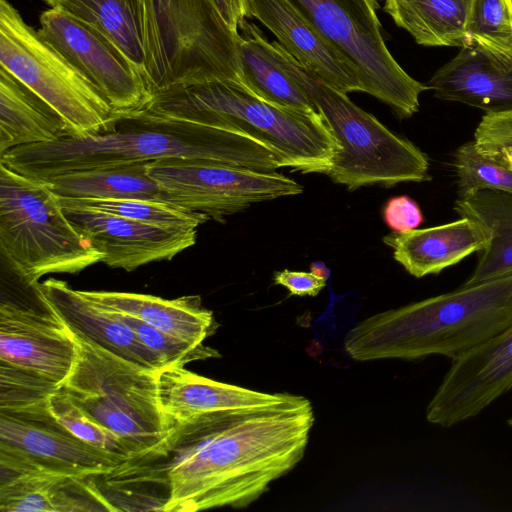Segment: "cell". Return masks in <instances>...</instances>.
<instances>
[{"instance_id":"8fae6325","label":"cell","mask_w":512,"mask_h":512,"mask_svg":"<svg viewBox=\"0 0 512 512\" xmlns=\"http://www.w3.org/2000/svg\"><path fill=\"white\" fill-rule=\"evenodd\" d=\"M163 201L205 213L216 221L252 204L302 193L294 179L219 162L161 159L147 163Z\"/></svg>"},{"instance_id":"4dcf8cb0","label":"cell","mask_w":512,"mask_h":512,"mask_svg":"<svg viewBox=\"0 0 512 512\" xmlns=\"http://www.w3.org/2000/svg\"><path fill=\"white\" fill-rule=\"evenodd\" d=\"M465 45L475 44L497 53H512L510 0H472Z\"/></svg>"},{"instance_id":"484cf974","label":"cell","mask_w":512,"mask_h":512,"mask_svg":"<svg viewBox=\"0 0 512 512\" xmlns=\"http://www.w3.org/2000/svg\"><path fill=\"white\" fill-rule=\"evenodd\" d=\"M67 134L60 114L0 66V156L16 147L52 142Z\"/></svg>"},{"instance_id":"7c38bea8","label":"cell","mask_w":512,"mask_h":512,"mask_svg":"<svg viewBox=\"0 0 512 512\" xmlns=\"http://www.w3.org/2000/svg\"><path fill=\"white\" fill-rule=\"evenodd\" d=\"M0 458L18 468L80 478L108 475L125 462L74 436L50 414L47 404L0 410Z\"/></svg>"},{"instance_id":"83f0119b","label":"cell","mask_w":512,"mask_h":512,"mask_svg":"<svg viewBox=\"0 0 512 512\" xmlns=\"http://www.w3.org/2000/svg\"><path fill=\"white\" fill-rule=\"evenodd\" d=\"M472 0H384L383 11L419 45L463 47Z\"/></svg>"},{"instance_id":"30bf717a","label":"cell","mask_w":512,"mask_h":512,"mask_svg":"<svg viewBox=\"0 0 512 512\" xmlns=\"http://www.w3.org/2000/svg\"><path fill=\"white\" fill-rule=\"evenodd\" d=\"M355 68L363 92L400 118L419 110L429 86L412 78L390 53L377 15L379 0H287Z\"/></svg>"},{"instance_id":"ab89813d","label":"cell","mask_w":512,"mask_h":512,"mask_svg":"<svg viewBox=\"0 0 512 512\" xmlns=\"http://www.w3.org/2000/svg\"><path fill=\"white\" fill-rule=\"evenodd\" d=\"M482 154V153H481ZM497 161L498 163L512 169V147L497 149L483 154Z\"/></svg>"},{"instance_id":"d6986e66","label":"cell","mask_w":512,"mask_h":512,"mask_svg":"<svg viewBox=\"0 0 512 512\" xmlns=\"http://www.w3.org/2000/svg\"><path fill=\"white\" fill-rule=\"evenodd\" d=\"M427 85L441 100L463 103L486 113L512 111V53L465 45L435 72Z\"/></svg>"},{"instance_id":"7402d4cb","label":"cell","mask_w":512,"mask_h":512,"mask_svg":"<svg viewBox=\"0 0 512 512\" xmlns=\"http://www.w3.org/2000/svg\"><path fill=\"white\" fill-rule=\"evenodd\" d=\"M46 470H29L0 481L2 512L117 511L90 481Z\"/></svg>"},{"instance_id":"9a60e30c","label":"cell","mask_w":512,"mask_h":512,"mask_svg":"<svg viewBox=\"0 0 512 512\" xmlns=\"http://www.w3.org/2000/svg\"><path fill=\"white\" fill-rule=\"evenodd\" d=\"M77 357L75 335L45 303L40 310L2 300L0 363L35 373L61 386Z\"/></svg>"},{"instance_id":"d590c367","label":"cell","mask_w":512,"mask_h":512,"mask_svg":"<svg viewBox=\"0 0 512 512\" xmlns=\"http://www.w3.org/2000/svg\"><path fill=\"white\" fill-rule=\"evenodd\" d=\"M474 142L482 154L512 147V111L486 113L475 129Z\"/></svg>"},{"instance_id":"52a82bcc","label":"cell","mask_w":512,"mask_h":512,"mask_svg":"<svg viewBox=\"0 0 512 512\" xmlns=\"http://www.w3.org/2000/svg\"><path fill=\"white\" fill-rule=\"evenodd\" d=\"M0 251L29 287L52 273H78L103 262V253L68 219L44 180L0 163Z\"/></svg>"},{"instance_id":"8d00e7d4","label":"cell","mask_w":512,"mask_h":512,"mask_svg":"<svg viewBox=\"0 0 512 512\" xmlns=\"http://www.w3.org/2000/svg\"><path fill=\"white\" fill-rule=\"evenodd\" d=\"M382 214L384 222L393 232L417 229L424 221L419 205L407 195L390 198Z\"/></svg>"},{"instance_id":"7bdbcfd3","label":"cell","mask_w":512,"mask_h":512,"mask_svg":"<svg viewBox=\"0 0 512 512\" xmlns=\"http://www.w3.org/2000/svg\"><path fill=\"white\" fill-rule=\"evenodd\" d=\"M510 2H511V5H512V0H510Z\"/></svg>"},{"instance_id":"9c48e42d","label":"cell","mask_w":512,"mask_h":512,"mask_svg":"<svg viewBox=\"0 0 512 512\" xmlns=\"http://www.w3.org/2000/svg\"><path fill=\"white\" fill-rule=\"evenodd\" d=\"M0 66L55 109L71 135L100 133L115 118L105 96L8 0H0Z\"/></svg>"},{"instance_id":"6da1fadb","label":"cell","mask_w":512,"mask_h":512,"mask_svg":"<svg viewBox=\"0 0 512 512\" xmlns=\"http://www.w3.org/2000/svg\"><path fill=\"white\" fill-rule=\"evenodd\" d=\"M315 416L309 399L204 413L173 427L151 454L122 463L127 482L166 488L162 511L244 508L303 458Z\"/></svg>"},{"instance_id":"44dd1931","label":"cell","mask_w":512,"mask_h":512,"mask_svg":"<svg viewBox=\"0 0 512 512\" xmlns=\"http://www.w3.org/2000/svg\"><path fill=\"white\" fill-rule=\"evenodd\" d=\"M487 241L484 229L466 217L439 226L392 232L383 238L393 249L394 259L416 278L441 273L481 252Z\"/></svg>"},{"instance_id":"e0dca14e","label":"cell","mask_w":512,"mask_h":512,"mask_svg":"<svg viewBox=\"0 0 512 512\" xmlns=\"http://www.w3.org/2000/svg\"><path fill=\"white\" fill-rule=\"evenodd\" d=\"M32 288L75 336L148 371L155 372L166 366L116 312L87 298L67 282L48 278Z\"/></svg>"},{"instance_id":"836d02e7","label":"cell","mask_w":512,"mask_h":512,"mask_svg":"<svg viewBox=\"0 0 512 512\" xmlns=\"http://www.w3.org/2000/svg\"><path fill=\"white\" fill-rule=\"evenodd\" d=\"M114 312L134 331L138 339L148 349L162 359L166 366H184L192 361L221 356L216 349L209 346L190 343L152 327L132 315L118 311Z\"/></svg>"},{"instance_id":"2e32d148","label":"cell","mask_w":512,"mask_h":512,"mask_svg":"<svg viewBox=\"0 0 512 512\" xmlns=\"http://www.w3.org/2000/svg\"><path fill=\"white\" fill-rule=\"evenodd\" d=\"M63 208L70 222L103 253V263L111 268L132 271L151 262L171 260L193 246L197 238L195 228L169 229L91 209Z\"/></svg>"},{"instance_id":"ac0fdd59","label":"cell","mask_w":512,"mask_h":512,"mask_svg":"<svg viewBox=\"0 0 512 512\" xmlns=\"http://www.w3.org/2000/svg\"><path fill=\"white\" fill-rule=\"evenodd\" d=\"M246 18H255L306 70L330 87L348 94L363 92L351 65L287 0H246Z\"/></svg>"},{"instance_id":"1f68e13d","label":"cell","mask_w":512,"mask_h":512,"mask_svg":"<svg viewBox=\"0 0 512 512\" xmlns=\"http://www.w3.org/2000/svg\"><path fill=\"white\" fill-rule=\"evenodd\" d=\"M452 166L457 177L458 196L477 189L512 194V169L481 154L474 140L456 149Z\"/></svg>"},{"instance_id":"60d3db41","label":"cell","mask_w":512,"mask_h":512,"mask_svg":"<svg viewBox=\"0 0 512 512\" xmlns=\"http://www.w3.org/2000/svg\"><path fill=\"white\" fill-rule=\"evenodd\" d=\"M311 272L323 278H328V270L323 265L320 266L318 263L311 264Z\"/></svg>"},{"instance_id":"b9f144b4","label":"cell","mask_w":512,"mask_h":512,"mask_svg":"<svg viewBox=\"0 0 512 512\" xmlns=\"http://www.w3.org/2000/svg\"><path fill=\"white\" fill-rule=\"evenodd\" d=\"M508 425L512 428V417L508 419Z\"/></svg>"},{"instance_id":"ba28073f","label":"cell","mask_w":512,"mask_h":512,"mask_svg":"<svg viewBox=\"0 0 512 512\" xmlns=\"http://www.w3.org/2000/svg\"><path fill=\"white\" fill-rule=\"evenodd\" d=\"M75 337L77 361L60 390L87 416L117 435L130 459L153 453L173 427L159 404L156 371Z\"/></svg>"},{"instance_id":"e575fe53","label":"cell","mask_w":512,"mask_h":512,"mask_svg":"<svg viewBox=\"0 0 512 512\" xmlns=\"http://www.w3.org/2000/svg\"><path fill=\"white\" fill-rule=\"evenodd\" d=\"M60 388L35 373L0 363V410L17 411L47 404Z\"/></svg>"},{"instance_id":"f1b7e54d","label":"cell","mask_w":512,"mask_h":512,"mask_svg":"<svg viewBox=\"0 0 512 512\" xmlns=\"http://www.w3.org/2000/svg\"><path fill=\"white\" fill-rule=\"evenodd\" d=\"M91 25L111 40L142 73L144 47L139 0H43Z\"/></svg>"},{"instance_id":"74e56055","label":"cell","mask_w":512,"mask_h":512,"mask_svg":"<svg viewBox=\"0 0 512 512\" xmlns=\"http://www.w3.org/2000/svg\"><path fill=\"white\" fill-rule=\"evenodd\" d=\"M274 284L285 287L291 295L316 296L326 286V278L313 272L282 270L274 273Z\"/></svg>"},{"instance_id":"603a6c76","label":"cell","mask_w":512,"mask_h":512,"mask_svg":"<svg viewBox=\"0 0 512 512\" xmlns=\"http://www.w3.org/2000/svg\"><path fill=\"white\" fill-rule=\"evenodd\" d=\"M80 291L107 309L132 315L152 327L193 344H203L219 326L213 312L202 305L198 295L168 300L130 292Z\"/></svg>"},{"instance_id":"3957f363","label":"cell","mask_w":512,"mask_h":512,"mask_svg":"<svg viewBox=\"0 0 512 512\" xmlns=\"http://www.w3.org/2000/svg\"><path fill=\"white\" fill-rule=\"evenodd\" d=\"M512 324V274L377 313L353 327L344 349L355 361L454 360Z\"/></svg>"},{"instance_id":"d6a6232c","label":"cell","mask_w":512,"mask_h":512,"mask_svg":"<svg viewBox=\"0 0 512 512\" xmlns=\"http://www.w3.org/2000/svg\"><path fill=\"white\" fill-rule=\"evenodd\" d=\"M47 406L50 414L77 438L125 461L130 459L119 437L87 416L60 388L49 397Z\"/></svg>"},{"instance_id":"f35d334b","label":"cell","mask_w":512,"mask_h":512,"mask_svg":"<svg viewBox=\"0 0 512 512\" xmlns=\"http://www.w3.org/2000/svg\"><path fill=\"white\" fill-rule=\"evenodd\" d=\"M228 27L239 34V26L246 19V0H209Z\"/></svg>"},{"instance_id":"5bb4252c","label":"cell","mask_w":512,"mask_h":512,"mask_svg":"<svg viewBox=\"0 0 512 512\" xmlns=\"http://www.w3.org/2000/svg\"><path fill=\"white\" fill-rule=\"evenodd\" d=\"M512 388V324L452 360L426 408L429 423L449 428L477 416Z\"/></svg>"},{"instance_id":"d4e9b609","label":"cell","mask_w":512,"mask_h":512,"mask_svg":"<svg viewBox=\"0 0 512 512\" xmlns=\"http://www.w3.org/2000/svg\"><path fill=\"white\" fill-rule=\"evenodd\" d=\"M459 217L478 223L488 241L475 269L462 285H473L512 274V194L477 189L459 195L454 204Z\"/></svg>"},{"instance_id":"f546056e","label":"cell","mask_w":512,"mask_h":512,"mask_svg":"<svg viewBox=\"0 0 512 512\" xmlns=\"http://www.w3.org/2000/svg\"><path fill=\"white\" fill-rule=\"evenodd\" d=\"M60 198V197H59ZM63 206L96 210L126 219L169 229H197L210 220V216L161 201L137 198L119 199H66Z\"/></svg>"},{"instance_id":"277c9868","label":"cell","mask_w":512,"mask_h":512,"mask_svg":"<svg viewBox=\"0 0 512 512\" xmlns=\"http://www.w3.org/2000/svg\"><path fill=\"white\" fill-rule=\"evenodd\" d=\"M151 113L233 131L277 153L301 173L327 174L339 150L325 119L271 105L243 85L209 81L153 95Z\"/></svg>"},{"instance_id":"8992f818","label":"cell","mask_w":512,"mask_h":512,"mask_svg":"<svg viewBox=\"0 0 512 512\" xmlns=\"http://www.w3.org/2000/svg\"><path fill=\"white\" fill-rule=\"evenodd\" d=\"M272 43L282 67L306 92L339 142L327 173L334 183L355 190L431 180L424 152L303 68L277 41Z\"/></svg>"},{"instance_id":"7a4b0ae2","label":"cell","mask_w":512,"mask_h":512,"mask_svg":"<svg viewBox=\"0 0 512 512\" xmlns=\"http://www.w3.org/2000/svg\"><path fill=\"white\" fill-rule=\"evenodd\" d=\"M168 158L267 172L287 167L277 153L248 136L146 109L116 114L109 128L100 133L67 134L52 142L13 148L0 156V163L44 180L68 171Z\"/></svg>"},{"instance_id":"5b68a950","label":"cell","mask_w":512,"mask_h":512,"mask_svg":"<svg viewBox=\"0 0 512 512\" xmlns=\"http://www.w3.org/2000/svg\"><path fill=\"white\" fill-rule=\"evenodd\" d=\"M139 3L143 76L151 97L209 81L243 85L239 34L228 27L209 0H139Z\"/></svg>"},{"instance_id":"4316f807","label":"cell","mask_w":512,"mask_h":512,"mask_svg":"<svg viewBox=\"0 0 512 512\" xmlns=\"http://www.w3.org/2000/svg\"><path fill=\"white\" fill-rule=\"evenodd\" d=\"M44 181L60 198H137L163 201L158 184L148 174L147 163L143 162L68 171L48 177Z\"/></svg>"},{"instance_id":"cb8c5ba5","label":"cell","mask_w":512,"mask_h":512,"mask_svg":"<svg viewBox=\"0 0 512 512\" xmlns=\"http://www.w3.org/2000/svg\"><path fill=\"white\" fill-rule=\"evenodd\" d=\"M238 53L243 85L252 94L280 108L305 114L320 113L282 67L273 43L247 18L239 26Z\"/></svg>"},{"instance_id":"4fadbf2b","label":"cell","mask_w":512,"mask_h":512,"mask_svg":"<svg viewBox=\"0 0 512 512\" xmlns=\"http://www.w3.org/2000/svg\"><path fill=\"white\" fill-rule=\"evenodd\" d=\"M39 33L109 101L116 114L138 111L151 99L142 73L105 35L58 9L39 16Z\"/></svg>"},{"instance_id":"ffe728a7","label":"cell","mask_w":512,"mask_h":512,"mask_svg":"<svg viewBox=\"0 0 512 512\" xmlns=\"http://www.w3.org/2000/svg\"><path fill=\"white\" fill-rule=\"evenodd\" d=\"M160 407L173 423L228 409L282 405L300 395L267 393L203 377L184 366H165L155 372Z\"/></svg>"}]
</instances>
